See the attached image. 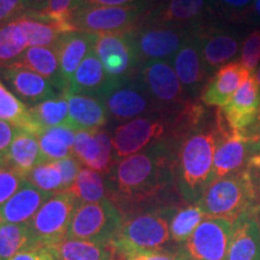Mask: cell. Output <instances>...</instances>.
I'll use <instances>...</instances> for the list:
<instances>
[{"instance_id": "9f6ffc18", "label": "cell", "mask_w": 260, "mask_h": 260, "mask_svg": "<svg viewBox=\"0 0 260 260\" xmlns=\"http://www.w3.org/2000/svg\"><path fill=\"white\" fill-rule=\"evenodd\" d=\"M259 172H260V171H259ZM259 184H260V183H259Z\"/></svg>"}, {"instance_id": "f546056e", "label": "cell", "mask_w": 260, "mask_h": 260, "mask_svg": "<svg viewBox=\"0 0 260 260\" xmlns=\"http://www.w3.org/2000/svg\"><path fill=\"white\" fill-rule=\"evenodd\" d=\"M0 119L9 122L19 130L39 135L41 130L34 122L29 107L16 96L0 80Z\"/></svg>"}, {"instance_id": "ffe728a7", "label": "cell", "mask_w": 260, "mask_h": 260, "mask_svg": "<svg viewBox=\"0 0 260 260\" xmlns=\"http://www.w3.org/2000/svg\"><path fill=\"white\" fill-rule=\"evenodd\" d=\"M118 84H121V82H117L107 75L102 61L93 50L77 68L65 92L95 96L104 100L107 94L115 89Z\"/></svg>"}, {"instance_id": "8992f818", "label": "cell", "mask_w": 260, "mask_h": 260, "mask_svg": "<svg viewBox=\"0 0 260 260\" xmlns=\"http://www.w3.org/2000/svg\"><path fill=\"white\" fill-rule=\"evenodd\" d=\"M152 9V0L129 6H81L74 12L75 30L102 35L132 30Z\"/></svg>"}, {"instance_id": "7c38bea8", "label": "cell", "mask_w": 260, "mask_h": 260, "mask_svg": "<svg viewBox=\"0 0 260 260\" xmlns=\"http://www.w3.org/2000/svg\"><path fill=\"white\" fill-rule=\"evenodd\" d=\"M217 147L213 161V181L246 168L251 157V142L241 130H234L225 119L222 107L214 113Z\"/></svg>"}, {"instance_id": "ab89813d", "label": "cell", "mask_w": 260, "mask_h": 260, "mask_svg": "<svg viewBox=\"0 0 260 260\" xmlns=\"http://www.w3.org/2000/svg\"><path fill=\"white\" fill-rule=\"evenodd\" d=\"M240 63L249 73L254 70L260 63V29H255L243 40L241 45Z\"/></svg>"}, {"instance_id": "f1b7e54d", "label": "cell", "mask_w": 260, "mask_h": 260, "mask_svg": "<svg viewBox=\"0 0 260 260\" xmlns=\"http://www.w3.org/2000/svg\"><path fill=\"white\" fill-rule=\"evenodd\" d=\"M45 162L38 135L18 130L5 157V164L25 177L35 167Z\"/></svg>"}, {"instance_id": "11a10c76", "label": "cell", "mask_w": 260, "mask_h": 260, "mask_svg": "<svg viewBox=\"0 0 260 260\" xmlns=\"http://www.w3.org/2000/svg\"><path fill=\"white\" fill-rule=\"evenodd\" d=\"M3 165H5V160L0 157V167H3Z\"/></svg>"}, {"instance_id": "681fc988", "label": "cell", "mask_w": 260, "mask_h": 260, "mask_svg": "<svg viewBox=\"0 0 260 260\" xmlns=\"http://www.w3.org/2000/svg\"><path fill=\"white\" fill-rule=\"evenodd\" d=\"M242 134L248 139V141L251 142V146L255 142H258L260 140V109L258 111V115H256L255 122L253 123L251 126H248L247 129L241 130Z\"/></svg>"}, {"instance_id": "4316f807", "label": "cell", "mask_w": 260, "mask_h": 260, "mask_svg": "<svg viewBox=\"0 0 260 260\" xmlns=\"http://www.w3.org/2000/svg\"><path fill=\"white\" fill-rule=\"evenodd\" d=\"M18 19L27 35L29 47L54 48L63 34L74 31L35 10H28Z\"/></svg>"}, {"instance_id": "44dd1931", "label": "cell", "mask_w": 260, "mask_h": 260, "mask_svg": "<svg viewBox=\"0 0 260 260\" xmlns=\"http://www.w3.org/2000/svg\"><path fill=\"white\" fill-rule=\"evenodd\" d=\"M251 75L240 61H230L213 74L201 92L200 100L206 106H225Z\"/></svg>"}, {"instance_id": "db71d44e", "label": "cell", "mask_w": 260, "mask_h": 260, "mask_svg": "<svg viewBox=\"0 0 260 260\" xmlns=\"http://www.w3.org/2000/svg\"><path fill=\"white\" fill-rule=\"evenodd\" d=\"M253 76H254L255 81L258 82V84L260 86V65L254 70V73H253Z\"/></svg>"}, {"instance_id": "cb8c5ba5", "label": "cell", "mask_w": 260, "mask_h": 260, "mask_svg": "<svg viewBox=\"0 0 260 260\" xmlns=\"http://www.w3.org/2000/svg\"><path fill=\"white\" fill-rule=\"evenodd\" d=\"M224 260H260V224L255 217V210L233 223Z\"/></svg>"}, {"instance_id": "b9f144b4", "label": "cell", "mask_w": 260, "mask_h": 260, "mask_svg": "<svg viewBox=\"0 0 260 260\" xmlns=\"http://www.w3.org/2000/svg\"><path fill=\"white\" fill-rule=\"evenodd\" d=\"M31 10L29 0H0V27Z\"/></svg>"}, {"instance_id": "836d02e7", "label": "cell", "mask_w": 260, "mask_h": 260, "mask_svg": "<svg viewBox=\"0 0 260 260\" xmlns=\"http://www.w3.org/2000/svg\"><path fill=\"white\" fill-rule=\"evenodd\" d=\"M29 111L41 132L54 126H69V104L64 93L29 106Z\"/></svg>"}, {"instance_id": "816d5d0a", "label": "cell", "mask_w": 260, "mask_h": 260, "mask_svg": "<svg viewBox=\"0 0 260 260\" xmlns=\"http://www.w3.org/2000/svg\"><path fill=\"white\" fill-rule=\"evenodd\" d=\"M251 12L256 19H260V0H254L251 8Z\"/></svg>"}, {"instance_id": "6da1fadb", "label": "cell", "mask_w": 260, "mask_h": 260, "mask_svg": "<svg viewBox=\"0 0 260 260\" xmlns=\"http://www.w3.org/2000/svg\"><path fill=\"white\" fill-rule=\"evenodd\" d=\"M174 145L175 140H165L119 160L110 171L107 187L128 200L153 197L175 177Z\"/></svg>"}, {"instance_id": "9a60e30c", "label": "cell", "mask_w": 260, "mask_h": 260, "mask_svg": "<svg viewBox=\"0 0 260 260\" xmlns=\"http://www.w3.org/2000/svg\"><path fill=\"white\" fill-rule=\"evenodd\" d=\"M199 39L201 54L209 75L230 63L237 56L241 37L235 31L207 23L194 29Z\"/></svg>"}, {"instance_id": "ba28073f", "label": "cell", "mask_w": 260, "mask_h": 260, "mask_svg": "<svg viewBox=\"0 0 260 260\" xmlns=\"http://www.w3.org/2000/svg\"><path fill=\"white\" fill-rule=\"evenodd\" d=\"M171 117L172 113L141 117L119 124L112 135L116 160L139 153L157 142L172 140Z\"/></svg>"}, {"instance_id": "d6a6232c", "label": "cell", "mask_w": 260, "mask_h": 260, "mask_svg": "<svg viewBox=\"0 0 260 260\" xmlns=\"http://www.w3.org/2000/svg\"><path fill=\"white\" fill-rule=\"evenodd\" d=\"M28 39L18 18L0 27V70L15 64L27 50Z\"/></svg>"}, {"instance_id": "d4e9b609", "label": "cell", "mask_w": 260, "mask_h": 260, "mask_svg": "<svg viewBox=\"0 0 260 260\" xmlns=\"http://www.w3.org/2000/svg\"><path fill=\"white\" fill-rule=\"evenodd\" d=\"M96 39V34L74 30L65 32L58 41L54 51L57 52L61 75L67 81L68 87H69L77 68L95 47Z\"/></svg>"}, {"instance_id": "74e56055", "label": "cell", "mask_w": 260, "mask_h": 260, "mask_svg": "<svg viewBox=\"0 0 260 260\" xmlns=\"http://www.w3.org/2000/svg\"><path fill=\"white\" fill-rule=\"evenodd\" d=\"M25 180L46 193L56 194L61 191L63 180L57 161H45L39 164L25 176Z\"/></svg>"}, {"instance_id": "484cf974", "label": "cell", "mask_w": 260, "mask_h": 260, "mask_svg": "<svg viewBox=\"0 0 260 260\" xmlns=\"http://www.w3.org/2000/svg\"><path fill=\"white\" fill-rule=\"evenodd\" d=\"M64 94L69 104V128L75 132H94L106 125L109 112L103 99L68 92Z\"/></svg>"}, {"instance_id": "4fadbf2b", "label": "cell", "mask_w": 260, "mask_h": 260, "mask_svg": "<svg viewBox=\"0 0 260 260\" xmlns=\"http://www.w3.org/2000/svg\"><path fill=\"white\" fill-rule=\"evenodd\" d=\"M104 103L109 117L121 124L141 117L168 115L136 77L118 84L107 94Z\"/></svg>"}, {"instance_id": "7a4b0ae2", "label": "cell", "mask_w": 260, "mask_h": 260, "mask_svg": "<svg viewBox=\"0 0 260 260\" xmlns=\"http://www.w3.org/2000/svg\"><path fill=\"white\" fill-rule=\"evenodd\" d=\"M217 147V130L204 124L183 138L176 140L175 176L178 190L184 200L191 205L213 181V161Z\"/></svg>"}, {"instance_id": "f6af8a7d", "label": "cell", "mask_w": 260, "mask_h": 260, "mask_svg": "<svg viewBox=\"0 0 260 260\" xmlns=\"http://www.w3.org/2000/svg\"><path fill=\"white\" fill-rule=\"evenodd\" d=\"M214 3L228 15L242 16L248 14L254 0H214Z\"/></svg>"}, {"instance_id": "6f0895ef", "label": "cell", "mask_w": 260, "mask_h": 260, "mask_svg": "<svg viewBox=\"0 0 260 260\" xmlns=\"http://www.w3.org/2000/svg\"><path fill=\"white\" fill-rule=\"evenodd\" d=\"M112 260H113V259H112Z\"/></svg>"}, {"instance_id": "83f0119b", "label": "cell", "mask_w": 260, "mask_h": 260, "mask_svg": "<svg viewBox=\"0 0 260 260\" xmlns=\"http://www.w3.org/2000/svg\"><path fill=\"white\" fill-rule=\"evenodd\" d=\"M15 65L35 71L46 79L60 94L68 89V83L61 75L59 59L54 48L28 47Z\"/></svg>"}, {"instance_id": "9c48e42d", "label": "cell", "mask_w": 260, "mask_h": 260, "mask_svg": "<svg viewBox=\"0 0 260 260\" xmlns=\"http://www.w3.org/2000/svg\"><path fill=\"white\" fill-rule=\"evenodd\" d=\"M133 31L136 53L142 65L147 61L171 60L193 30L142 18Z\"/></svg>"}, {"instance_id": "277c9868", "label": "cell", "mask_w": 260, "mask_h": 260, "mask_svg": "<svg viewBox=\"0 0 260 260\" xmlns=\"http://www.w3.org/2000/svg\"><path fill=\"white\" fill-rule=\"evenodd\" d=\"M176 210L172 207L139 214L123 223L111 242L117 253L129 251H162L170 242V222Z\"/></svg>"}, {"instance_id": "60d3db41", "label": "cell", "mask_w": 260, "mask_h": 260, "mask_svg": "<svg viewBox=\"0 0 260 260\" xmlns=\"http://www.w3.org/2000/svg\"><path fill=\"white\" fill-rule=\"evenodd\" d=\"M24 181L25 177L15 169L6 164L0 167V206L19 189Z\"/></svg>"}, {"instance_id": "bcb514c9", "label": "cell", "mask_w": 260, "mask_h": 260, "mask_svg": "<svg viewBox=\"0 0 260 260\" xmlns=\"http://www.w3.org/2000/svg\"><path fill=\"white\" fill-rule=\"evenodd\" d=\"M18 130L15 125L10 124L9 122L0 119V157L5 160L10 146L14 141L15 136L17 135Z\"/></svg>"}, {"instance_id": "1f68e13d", "label": "cell", "mask_w": 260, "mask_h": 260, "mask_svg": "<svg viewBox=\"0 0 260 260\" xmlns=\"http://www.w3.org/2000/svg\"><path fill=\"white\" fill-rule=\"evenodd\" d=\"M75 132L69 126L44 129L38 135L45 161H57L73 155Z\"/></svg>"}, {"instance_id": "7dc6e473", "label": "cell", "mask_w": 260, "mask_h": 260, "mask_svg": "<svg viewBox=\"0 0 260 260\" xmlns=\"http://www.w3.org/2000/svg\"><path fill=\"white\" fill-rule=\"evenodd\" d=\"M11 260H54V256L48 247L35 246L19 252Z\"/></svg>"}, {"instance_id": "30bf717a", "label": "cell", "mask_w": 260, "mask_h": 260, "mask_svg": "<svg viewBox=\"0 0 260 260\" xmlns=\"http://www.w3.org/2000/svg\"><path fill=\"white\" fill-rule=\"evenodd\" d=\"M135 77L168 115L178 111L189 100H194L187 95L170 60L144 63Z\"/></svg>"}, {"instance_id": "603a6c76", "label": "cell", "mask_w": 260, "mask_h": 260, "mask_svg": "<svg viewBox=\"0 0 260 260\" xmlns=\"http://www.w3.org/2000/svg\"><path fill=\"white\" fill-rule=\"evenodd\" d=\"M52 195L25 180L19 189L0 206V223H29Z\"/></svg>"}, {"instance_id": "e575fe53", "label": "cell", "mask_w": 260, "mask_h": 260, "mask_svg": "<svg viewBox=\"0 0 260 260\" xmlns=\"http://www.w3.org/2000/svg\"><path fill=\"white\" fill-rule=\"evenodd\" d=\"M35 247L29 223H0V260H11L19 252Z\"/></svg>"}, {"instance_id": "f35d334b", "label": "cell", "mask_w": 260, "mask_h": 260, "mask_svg": "<svg viewBox=\"0 0 260 260\" xmlns=\"http://www.w3.org/2000/svg\"><path fill=\"white\" fill-rule=\"evenodd\" d=\"M76 10L77 0H46V4L39 12L75 30L71 25V18Z\"/></svg>"}, {"instance_id": "d6986e66", "label": "cell", "mask_w": 260, "mask_h": 260, "mask_svg": "<svg viewBox=\"0 0 260 260\" xmlns=\"http://www.w3.org/2000/svg\"><path fill=\"white\" fill-rule=\"evenodd\" d=\"M0 79L8 84L16 96L30 107L59 95L46 79L19 65H10L0 70Z\"/></svg>"}, {"instance_id": "3957f363", "label": "cell", "mask_w": 260, "mask_h": 260, "mask_svg": "<svg viewBox=\"0 0 260 260\" xmlns=\"http://www.w3.org/2000/svg\"><path fill=\"white\" fill-rule=\"evenodd\" d=\"M253 172L242 170L210 183L197 205L206 217L234 223L243 214L256 210Z\"/></svg>"}, {"instance_id": "ee69618b", "label": "cell", "mask_w": 260, "mask_h": 260, "mask_svg": "<svg viewBox=\"0 0 260 260\" xmlns=\"http://www.w3.org/2000/svg\"><path fill=\"white\" fill-rule=\"evenodd\" d=\"M123 260H187L180 252L165 251H129L118 253Z\"/></svg>"}, {"instance_id": "f5cc1de1", "label": "cell", "mask_w": 260, "mask_h": 260, "mask_svg": "<svg viewBox=\"0 0 260 260\" xmlns=\"http://www.w3.org/2000/svg\"><path fill=\"white\" fill-rule=\"evenodd\" d=\"M255 154V155H260V140L255 144H253L251 146V155Z\"/></svg>"}, {"instance_id": "d590c367", "label": "cell", "mask_w": 260, "mask_h": 260, "mask_svg": "<svg viewBox=\"0 0 260 260\" xmlns=\"http://www.w3.org/2000/svg\"><path fill=\"white\" fill-rule=\"evenodd\" d=\"M68 191L73 193L80 204L98 203L106 199L107 182L100 172L89 168H81L76 181Z\"/></svg>"}, {"instance_id": "52a82bcc", "label": "cell", "mask_w": 260, "mask_h": 260, "mask_svg": "<svg viewBox=\"0 0 260 260\" xmlns=\"http://www.w3.org/2000/svg\"><path fill=\"white\" fill-rule=\"evenodd\" d=\"M79 205L70 191L52 195L29 222L34 246L51 247L64 240Z\"/></svg>"}, {"instance_id": "5b68a950", "label": "cell", "mask_w": 260, "mask_h": 260, "mask_svg": "<svg viewBox=\"0 0 260 260\" xmlns=\"http://www.w3.org/2000/svg\"><path fill=\"white\" fill-rule=\"evenodd\" d=\"M123 217L111 200L80 204L65 239L83 240L110 246L123 225Z\"/></svg>"}, {"instance_id": "4dcf8cb0", "label": "cell", "mask_w": 260, "mask_h": 260, "mask_svg": "<svg viewBox=\"0 0 260 260\" xmlns=\"http://www.w3.org/2000/svg\"><path fill=\"white\" fill-rule=\"evenodd\" d=\"M54 260H112V252L105 245L64 239L56 245L48 247Z\"/></svg>"}, {"instance_id": "8d00e7d4", "label": "cell", "mask_w": 260, "mask_h": 260, "mask_svg": "<svg viewBox=\"0 0 260 260\" xmlns=\"http://www.w3.org/2000/svg\"><path fill=\"white\" fill-rule=\"evenodd\" d=\"M205 218L206 216L197 204L176 211L170 222V236L172 241L183 245Z\"/></svg>"}, {"instance_id": "7402d4cb", "label": "cell", "mask_w": 260, "mask_h": 260, "mask_svg": "<svg viewBox=\"0 0 260 260\" xmlns=\"http://www.w3.org/2000/svg\"><path fill=\"white\" fill-rule=\"evenodd\" d=\"M260 109V86L253 74L222 107L225 119L234 130H243L255 122Z\"/></svg>"}, {"instance_id": "ac0fdd59", "label": "cell", "mask_w": 260, "mask_h": 260, "mask_svg": "<svg viewBox=\"0 0 260 260\" xmlns=\"http://www.w3.org/2000/svg\"><path fill=\"white\" fill-rule=\"evenodd\" d=\"M73 155L84 168L109 175L115 167L112 136L105 128L94 132L79 130L75 134Z\"/></svg>"}, {"instance_id": "2e32d148", "label": "cell", "mask_w": 260, "mask_h": 260, "mask_svg": "<svg viewBox=\"0 0 260 260\" xmlns=\"http://www.w3.org/2000/svg\"><path fill=\"white\" fill-rule=\"evenodd\" d=\"M171 60L187 95L195 100L209 82L210 75L205 67L199 39L194 30Z\"/></svg>"}, {"instance_id": "e0dca14e", "label": "cell", "mask_w": 260, "mask_h": 260, "mask_svg": "<svg viewBox=\"0 0 260 260\" xmlns=\"http://www.w3.org/2000/svg\"><path fill=\"white\" fill-rule=\"evenodd\" d=\"M210 15L207 0H164L149 10L144 19L194 30L209 23Z\"/></svg>"}, {"instance_id": "f907efd6", "label": "cell", "mask_w": 260, "mask_h": 260, "mask_svg": "<svg viewBox=\"0 0 260 260\" xmlns=\"http://www.w3.org/2000/svg\"><path fill=\"white\" fill-rule=\"evenodd\" d=\"M29 2H30L31 10H35V11H40L46 4V0H29Z\"/></svg>"}, {"instance_id": "8fae6325", "label": "cell", "mask_w": 260, "mask_h": 260, "mask_svg": "<svg viewBox=\"0 0 260 260\" xmlns=\"http://www.w3.org/2000/svg\"><path fill=\"white\" fill-rule=\"evenodd\" d=\"M134 29L121 32L98 35L94 52L104 69L117 82L132 80L140 64L134 41Z\"/></svg>"}, {"instance_id": "c3c4849f", "label": "cell", "mask_w": 260, "mask_h": 260, "mask_svg": "<svg viewBox=\"0 0 260 260\" xmlns=\"http://www.w3.org/2000/svg\"><path fill=\"white\" fill-rule=\"evenodd\" d=\"M148 0H77V9L81 6H129Z\"/></svg>"}, {"instance_id": "5bb4252c", "label": "cell", "mask_w": 260, "mask_h": 260, "mask_svg": "<svg viewBox=\"0 0 260 260\" xmlns=\"http://www.w3.org/2000/svg\"><path fill=\"white\" fill-rule=\"evenodd\" d=\"M232 230L229 220L206 217L182 245L180 253L187 260H224Z\"/></svg>"}, {"instance_id": "7bdbcfd3", "label": "cell", "mask_w": 260, "mask_h": 260, "mask_svg": "<svg viewBox=\"0 0 260 260\" xmlns=\"http://www.w3.org/2000/svg\"><path fill=\"white\" fill-rule=\"evenodd\" d=\"M57 164L59 167V170L61 172V180H63L61 191H68L73 187L74 182L76 181L77 175H79L81 170V162L74 155H70L68 158L57 160Z\"/></svg>"}]
</instances>
